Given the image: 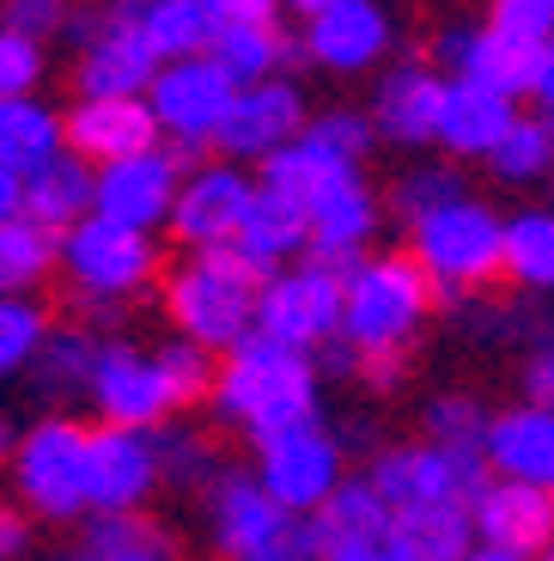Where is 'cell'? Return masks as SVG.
<instances>
[{"label": "cell", "instance_id": "1", "mask_svg": "<svg viewBox=\"0 0 554 561\" xmlns=\"http://www.w3.org/2000/svg\"><path fill=\"white\" fill-rule=\"evenodd\" d=\"M213 403L256 446H268V439L318 421V366H311V354H299V348H287V342L256 330L250 342H238L226 354Z\"/></svg>", "mask_w": 554, "mask_h": 561}, {"label": "cell", "instance_id": "2", "mask_svg": "<svg viewBox=\"0 0 554 561\" xmlns=\"http://www.w3.org/2000/svg\"><path fill=\"white\" fill-rule=\"evenodd\" d=\"M268 268H256L238 244L226 251H201L195 263H183L165 287V306L177 318L183 342L195 348H226L232 354L238 342L256 336V306H263Z\"/></svg>", "mask_w": 554, "mask_h": 561}, {"label": "cell", "instance_id": "3", "mask_svg": "<svg viewBox=\"0 0 554 561\" xmlns=\"http://www.w3.org/2000/svg\"><path fill=\"white\" fill-rule=\"evenodd\" d=\"M208 531L226 561H323L318 525L287 513L256 470H220L208 482Z\"/></svg>", "mask_w": 554, "mask_h": 561}, {"label": "cell", "instance_id": "4", "mask_svg": "<svg viewBox=\"0 0 554 561\" xmlns=\"http://www.w3.org/2000/svg\"><path fill=\"white\" fill-rule=\"evenodd\" d=\"M439 287L415 256H372L347 275V318L342 342L360 354H408V336L427 323Z\"/></svg>", "mask_w": 554, "mask_h": 561}, {"label": "cell", "instance_id": "5", "mask_svg": "<svg viewBox=\"0 0 554 561\" xmlns=\"http://www.w3.org/2000/svg\"><path fill=\"white\" fill-rule=\"evenodd\" d=\"M415 263L427 268L439 299H463L470 287H487L506 268V220L475 196L451 202L415 226Z\"/></svg>", "mask_w": 554, "mask_h": 561}, {"label": "cell", "instance_id": "6", "mask_svg": "<svg viewBox=\"0 0 554 561\" xmlns=\"http://www.w3.org/2000/svg\"><path fill=\"white\" fill-rule=\"evenodd\" d=\"M85 446H92V427L68 415L37 421L13 451V489L31 513L43 519H80L92 506V489H85Z\"/></svg>", "mask_w": 554, "mask_h": 561}, {"label": "cell", "instance_id": "7", "mask_svg": "<svg viewBox=\"0 0 554 561\" xmlns=\"http://www.w3.org/2000/svg\"><path fill=\"white\" fill-rule=\"evenodd\" d=\"M494 482L487 451L463 446H390L372 458V489L390 501V513H415V506H475V494Z\"/></svg>", "mask_w": 554, "mask_h": 561}, {"label": "cell", "instance_id": "8", "mask_svg": "<svg viewBox=\"0 0 554 561\" xmlns=\"http://www.w3.org/2000/svg\"><path fill=\"white\" fill-rule=\"evenodd\" d=\"M342 318H347V275L311 263V256L299 268H287V275H268L263 306H256V330L299 354L330 348L342 336Z\"/></svg>", "mask_w": 554, "mask_h": 561}, {"label": "cell", "instance_id": "9", "mask_svg": "<svg viewBox=\"0 0 554 561\" xmlns=\"http://www.w3.org/2000/svg\"><path fill=\"white\" fill-rule=\"evenodd\" d=\"M61 263H68V275L85 287V299L116 306V299L140 294V287L153 280L159 251H153V239H147V232L92 214V220H80L68 239H61Z\"/></svg>", "mask_w": 554, "mask_h": 561}, {"label": "cell", "instance_id": "10", "mask_svg": "<svg viewBox=\"0 0 554 561\" xmlns=\"http://www.w3.org/2000/svg\"><path fill=\"white\" fill-rule=\"evenodd\" d=\"M256 477H263V489L275 494L287 513H299V519H318L323 506L335 501V489H342V439L323 427V421H311V427H292V434L268 439V446H256Z\"/></svg>", "mask_w": 554, "mask_h": 561}, {"label": "cell", "instance_id": "11", "mask_svg": "<svg viewBox=\"0 0 554 561\" xmlns=\"http://www.w3.org/2000/svg\"><path fill=\"white\" fill-rule=\"evenodd\" d=\"M147 104H153L159 128L177 140V159H189L195 147H220V128H226V116H232V104H238V85L226 80L208 56H195V61L159 68Z\"/></svg>", "mask_w": 554, "mask_h": 561}, {"label": "cell", "instance_id": "12", "mask_svg": "<svg viewBox=\"0 0 554 561\" xmlns=\"http://www.w3.org/2000/svg\"><path fill=\"white\" fill-rule=\"evenodd\" d=\"M159 68H165V61L153 56V43L140 37L135 0H116L111 13H104V25L85 37L80 92L85 99H147Z\"/></svg>", "mask_w": 554, "mask_h": 561}, {"label": "cell", "instance_id": "13", "mask_svg": "<svg viewBox=\"0 0 554 561\" xmlns=\"http://www.w3.org/2000/svg\"><path fill=\"white\" fill-rule=\"evenodd\" d=\"M92 403L111 427H140V434H159L165 415L177 409L171 397V379L159 354H140L128 342H104V360H97V379H92Z\"/></svg>", "mask_w": 554, "mask_h": 561}, {"label": "cell", "instance_id": "14", "mask_svg": "<svg viewBox=\"0 0 554 561\" xmlns=\"http://www.w3.org/2000/svg\"><path fill=\"white\" fill-rule=\"evenodd\" d=\"M159 482H165V477H159L153 434L97 421L92 446H85V489H92V513H140Z\"/></svg>", "mask_w": 554, "mask_h": 561}, {"label": "cell", "instance_id": "15", "mask_svg": "<svg viewBox=\"0 0 554 561\" xmlns=\"http://www.w3.org/2000/svg\"><path fill=\"white\" fill-rule=\"evenodd\" d=\"M250 202H256V183H250L238 165H201L189 183H183L177 214H171V232H177L195 256L226 251V244H238V232H244Z\"/></svg>", "mask_w": 554, "mask_h": 561}, {"label": "cell", "instance_id": "16", "mask_svg": "<svg viewBox=\"0 0 554 561\" xmlns=\"http://www.w3.org/2000/svg\"><path fill=\"white\" fill-rule=\"evenodd\" d=\"M159 116L147 99H80L68 116V153L85 159V165H123V159H140L159 147Z\"/></svg>", "mask_w": 554, "mask_h": 561}, {"label": "cell", "instance_id": "17", "mask_svg": "<svg viewBox=\"0 0 554 561\" xmlns=\"http://www.w3.org/2000/svg\"><path fill=\"white\" fill-rule=\"evenodd\" d=\"M177 196H183L177 153H159V147L97 171V214L116 226H135V232H153L159 220H171Z\"/></svg>", "mask_w": 554, "mask_h": 561}, {"label": "cell", "instance_id": "18", "mask_svg": "<svg viewBox=\"0 0 554 561\" xmlns=\"http://www.w3.org/2000/svg\"><path fill=\"white\" fill-rule=\"evenodd\" d=\"M305 135V99L287 80H263V85H238V104L220 128V147L232 159H275L292 140Z\"/></svg>", "mask_w": 554, "mask_h": 561}, {"label": "cell", "instance_id": "19", "mask_svg": "<svg viewBox=\"0 0 554 561\" xmlns=\"http://www.w3.org/2000/svg\"><path fill=\"white\" fill-rule=\"evenodd\" d=\"M475 543L482 549H506V556H530L554 543V494L530 489V482H506L494 477L482 494H475Z\"/></svg>", "mask_w": 554, "mask_h": 561}, {"label": "cell", "instance_id": "20", "mask_svg": "<svg viewBox=\"0 0 554 561\" xmlns=\"http://www.w3.org/2000/svg\"><path fill=\"white\" fill-rule=\"evenodd\" d=\"M390 49V19L378 0H342L330 13L305 19V56L335 73H360Z\"/></svg>", "mask_w": 554, "mask_h": 561}, {"label": "cell", "instance_id": "21", "mask_svg": "<svg viewBox=\"0 0 554 561\" xmlns=\"http://www.w3.org/2000/svg\"><path fill=\"white\" fill-rule=\"evenodd\" d=\"M518 128V99L512 92H494V85L475 80H451V99H445V123H439V147L458 159H494L499 140Z\"/></svg>", "mask_w": 554, "mask_h": 561}, {"label": "cell", "instance_id": "22", "mask_svg": "<svg viewBox=\"0 0 554 561\" xmlns=\"http://www.w3.org/2000/svg\"><path fill=\"white\" fill-rule=\"evenodd\" d=\"M487 470L506 482H530V489H554V409H506L487 427Z\"/></svg>", "mask_w": 554, "mask_h": 561}, {"label": "cell", "instance_id": "23", "mask_svg": "<svg viewBox=\"0 0 554 561\" xmlns=\"http://www.w3.org/2000/svg\"><path fill=\"white\" fill-rule=\"evenodd\" d=\"M263 183H268V190H280V196H292L305 214H318L323 202L342 196L347 183H360V165H354V159H342V153H330V147H323V140L305 128L287 153H275L263 165Z\"/></svg>", "mask_w": 554, "mask_h": 561}, {"label": "cell", "instance_id": "24", "mask_svg": "<svg viewBox=\"0 0 554 561\" xmlns=\"http://www.w3.org/2000/svg\"><path fill=\"white\" fill-rule=\"evenodd\" d=\"M445 99H451V80H439L432 68H396L378 85V128L396 147H427L439 140Z\"/></svg>", "mask_w": 554, "mask_h": 561}, {"label": "cell", "instance_id": "25", "mask_svg": "<svg viewBox=\"0 0 554 561\" xmlns=\"http://www.w3.org/2000/svg\"><path fill=\"white\" fill-rule=\"evenodd\" d=\"M439 61L458 73V80H475V85H494V92L524 99L530 85H536V61L542 56H524V49H512V43L494 37V31H445Z\"/></svg>", "mask_w": 554, "mask_h": 561}, {"label": "cell", "instance_id": "26", "mask_svg": "<svg viewBox=\"0 0 554 561\" xmlns=\"http://www.w3.org/2000/svg\"><path fill=\"white\" fill-rule=\"evenodd\" d=\"M378 232V202L366 183H347L335 202H323L318 214H311V263L323 268H342V275H354V268L366 263V244H372Z\"/></svg>", "mask_w": 554, "mask_h": 561}, {"label": "cell", "instance_id": "27", "mask_svg": "<svg viewBox=\"0 0 554 561\" xmlns=\"http://www.w3.org/2000/svg\"><path fill=\"white\" fill-rule=\"evenodd\" d=\"M135 19H140V37L153 43V56L165 68L171 61L208 56L220 25H226L213 0H135Z\"/></svg>", "mask_w": 554, "mask_h": 561}, {"label": "cell", "instance_id": "28", "mask_svg": "<svg viewBox=\"0 0 554 561\" xmlns=\"http://www.w3.org/2000/svg\"><path fill=\"white\" fill-rule=\"evenodd\" d=\"M25 214L68 239L73 226L97 214V171L85 165V159L61 153L56 165H43L37 178H25Z\"/></svg>", "mask_w": 554, "mask_h": 561}, {"label": "cell", "instance_id": "29", "mask_svg": "<svg viewBox=\"0 0 554 561\" xmlns=\"http://www.w3.org/2000/svg\"><path fill=\"white\" fill-rule=\"evenodd\" d=\"M61 153H68V123L56 111H43L37 99H0V165L37 178Z\"/></svg>", "mask_w": 554, "mask_h": 561}, {"label": "cell", "instance_id": "30", "mask_svg": "<svg viewBox=\"0 0 554 561\" xmlns=\"http://www.w3.org/2000/svg\"><path fill=\"white\" fill-rule=\"evenodd\" d=\"M238 251H244L256 268L275 275L280 256L311 251V214L299 208L292 196H280V190H268V183H256V202H250V220H244V232H238Z\"/></svg>", "mask_w": 554, "mask_h": 561}, {"label": "cell", "instance_id": "31", "mask_svg": "<svg viewBox=\"0 0 554 561\" xmlns=\"http://www.w3.org/2000/svg\"><path fill=\"white\" fill-rule=\"evenodd\" d=\"M80 561H177V537L147 513H97L85 525Z\"/></svg>", "mask_w": 554, "mask_h": 561}, {"label": "cell", "instance_id": "32", "mask_svg": "<svg viewBox=\"0 0 554 561\" xmlns=\"http://www.w3.org/2000/svg\"><path fill=\"white\" fill-rule=\"evenodd\" d=\"M287 56H305V49H292L287 37H280L275 25H220V37H213L208 61L226 73L232 85H263L275 80V68Z\"/></svg>", "mask_w": 554, "mask_h": 561}, {"label": "cell", "instance_id": "33", "mask_svg": "<svg viewBox=\"0 0 554 561\" xmlns=\"http://www.w3.org/2000/svg\"><path fill=\"white\" fill-rule=\"evenodd\" d=\"M318 537H323V556H330L335 543H354V537H384L396 531V513H390V501L372 489V477H347L342 489H335V501L323 506L318 519Z\"/></svg>", "mask_w": 554, "mask_h": 561}, {"label": "cell", "instance_id": "34", "mask_svg": "<svg viewBox=\"0 0 554 561\" xmlns=\"http://www.w3.org/2000/svg\"><path fill=\"white\" fill-rule=\"evenodd\" d=\"M396 537L415 549V561H470L475 549V513L470 506H415L396 513Z\"/></svg>", "mask_w": 554, "mask_h": 561}, {"label": "cell", "instance_id": "35", "mask_svg": "<svg viewBox=\"0 0 554 561\" xmlns=\"http://www.w3.org/2000/svg\"><path fill=\"white\" fill-rule=\"evenodd\" d=\"M56 256H61V232L37 226L31 214L7 220V226H0V294L25 299L31 287L56 268Z\"/></svg>", "mask_w": 554, "mask_h": 561}, {"label": "cell", "instance_id": "36", "mask_svg": "<svg viewBox=\"0 0 554 561\" xmlns=\"http://www.w3.org/2000/svg\"><path fill=\"white\" fill-rule=\"evenodd\" d=\"M506 275L530 294H554V208L506 220Z\"/></svg>", "mask_w": 554, "mask_h": 561}, {"label": "cell", "instance_id": "37", "mask_svg": "<svg viewBox=\"0 0 554 561\" xmlns=\"http://www.w3.org/2000/svg\"><path fill=\"white\" fill-rule=\"evenodd\" d=\"M97 360H104V342L97 336H85V330H61V336H49L43 342V354H37V385L49 397H92V379H97Z\"/></svg>", "mask_w": 554, "mask_h": 561}, {"label": "cell", "instance_id": "38", "mask_svg": "<svg viewBox=\"0 0 554 561\" xmlns=\"http://www.w3.org/2000/svg\"><path fill=\"white\" fill-rule=\"evenodd\" d=\"M487 427H494V415H487L470 391H445V397H432V403H427V439H432V446L487 451Z\"/></svg>", "mask_w": 554, "mask_h": 561}, {"label": "cell", "instance_id": "39", "mask_svg": "<svg viewBox=\"0 0 554 561\" xmlns=\"http://www.w3.org/2000/svg\"><path fill=\"white\" fill-rule=\"evenodd\" d=\"M487 165H494L499 183L554 178V135H549V123H524V116H518V128L499 140V153L487 159Z\"/></svg>", "mask_w": 554, "mask_h": 561}, {"label": "cell", "instance_id": "40", "mask_svg": "<svg viewBox=\"0 0 554 561\" xmlns=\"http://www.w3.org/2000/svg\"><path fill=\"white\" fill-rule=\"evenodd\" d=\"M43 342H49L43 311L31 306V299L0 294V379H7V373H19V366H37Z\"/></svg>", "mask_w": 554, "mask_h": 561}, {"label": "cell", "instance_id": "41", "mask_svg": "<svg viewBox=\"0 0 554 561\" xmlns=\"http://www.w3.org/2000/svg\"><path fill=\"white\" fill-rule=\"evenodd\" d=\"M153 451H159V477H165L171 489H208V482L220 477L213 458H208V439L189 434V427H159Z\"/></svg>", "mask_w": 554, "mask_h": 561}, {"label": "cell", "instance_id": "42", "mask_svg": "<svg viewBox=\"0 0 554 561\" xmlns=\"http://www.w3.org/2000/svg\"><path fill=\"white\" fill-rule=\"evenodd\" d=\"M159 366H165V379H171V397H177V409H189V403H201V397L220 391L213 354H208V348H195V342H165V348H159Z\"/></svg>", "mask_w": 554, "mask_h": 561}, {"label": "cell", "instance_id": "43", "mask_svg": "<svg viewBox=\"0 0 554 561\" xmlns=\"http://www.w3.org/2000/svg\"><path fill=\"white\" fill-rule=\"evenodd\" d=\"M470 190H463V178L458 171H439V165H427V171H408V178L396 183V214L408 226H420L427 214H439V208H451V202H463Z\"/></svg>", "mask_w": 554, "mask_h": 561}, {"label": "cell", "instance_id": "44", "mask_svg": "<svg viewBox=\"0 0 554 561\" xmlns=\"http://www.w3.org/2000/svg\"><path fill=\"white\" fill-rule=\"evenodd\" d=\"M487 31L506 37L512 49H524V56H542V49L554 43V13L542 7V0H494Z\"/></svg>", "mask_w": 554, "mask_h": 561}, {"label": "cell", "instance_id": "45", "mask_svg": "<svg viewBox=\"0 0 554 561\" xmlns=\"http://www.w3.org/2000/svg\"><path fill=\"white\" fill-rule=\"evenodd\" d=\"M37 80H43V43L0 25V99H31Z\"/></svg>", "mask_w": 554, "mask_h": 561}, {"label": "cell", "instance_id": "46", "mask_svg": "<svg viewBox=\"0 0 554 561\" xmlns=\"http://www.w3.org/2000/svg\"><path fill=\"white\" fill-rule=\"evenodd\" d=\"M311 135H318L323 147H330V153L354 159V165H360V153L372 147V123H366V116H354V111H330V116H318V123H311Z\"/></svg>", "mask_w": 554, "mask_h": 561}, {"label": "cell", "instance_id": "47", "mask_svg": "<svg viewBox=\"0 0 554 561\" xmlns=\"http://www.w3.org/2000/svg\"><path fill=\"white\" fill-rule=\"evenodd\" d=\"M323 561H415V549L402 543L396 531H384V537H354V543H335Z\"/></svg>", "mask_w": 554, "mask_h": 561}, {"label": "cell", "instance_id": "48", "mask_svg": "<svg viewBox=\"0 0 554 561\" xmlns=\"http://www.w3.org/2000/svg\"><path fill=\"white\" fill-rule=\"evenodd\" d=\"M360 379H366V391L390 397L408 379V354H360Z\"/></svg>", "mask_w": 554, "mask_h": 561}, {"label": "cell", "instance_id": "49", "mask_svg": "<svg viewBox=\"0 0 554 561\" xmlns=\"http://www.w3.org/2000/svg\"><path fill=\"white\" fill-rule=\"evenodd\" d=\"M524 397L536 409H554V348H536L524 360Z\"/></svg>", "mask_w": 554, "mask_h": 561}, {"label": "cell", "instance_id": "50", "mask_svg": "<svg viewBox=\"0 0 554 561\" xmlns=\"http://www.w3.org/2000/svg\"><path fill=\"white\" fill-rule=\"evenodd\" d=\"M7 25L25 31V37H43V31L56 25V7H37V0H13V7H7Z\"/></svg>", "mask_w": 554, "mask_h": 561}, {"label": "cell", "instance_id": "51", "mask_svg": "<svg viewBox=\"0 0 554 561\" xmlns=\"http://www.w3.org/2000/svg\"><path fill=\"white\" fill-rule=\"evenodd\" d=\"M226 25H275V0H213Z\"/></svg>", "mask_w": 554, "mask_h": 561}, {"label": "cell", "instance_id": "52", "mask_svg": "<svg viewBox=\"0 0 554 561\" xmlns=\"http://www.w3.org/2000/svg\"><path fill=\"white\" fill-rule=\"evenodd\" d=\"M25 543H31V531H25V519H19V506L0 501V561H19Z\"/></svg>", "mask_w": 554, "mask_h": 561}, {"label": "cell", "instance_id": "53", "mask_svg": "<svg viewBox=\"0 0 554 561\" xmlns=\"http://www.w3.org/2000/svg\"><path fill=\"white\" fill-rule=\"evenodd\" d=\"M19 214H25V178L0 165V226H7V220H19Z\"/></svg>", "mask_w": 554, "mask_h": 561}, {"label": "cell", "instance_id": "54", "mask_svg": "<svg viewBox=\"0 0 554 561\" xmlns=\"http://www.w3.org/2000/svg\"><path fill=\"white\" fill-rule=\"evenodd\" d=\"M530 99H542V111H554V43L542 49V61H536V85H530Z\"/></svg>", "mask_w": 554, "mask_h": 561}, {"label": "cell", "instance_id": "55", "mask_svg": "<svg viewBox=\"0 0 554 561\" xmlns=\"http://www.w3.org/2000/svg\"><path fill=\"white\" fill-rule=\"evenodd\" d=\"M292 7H299L305 19H318V13H330V7H342V0H292Z\"/></svg>", "mask_w": 554, "mask_h": 561}, {"label": "cell", "instance_id": "56", "mask_svg": "<svg viewBox=\"0 0 554 561\" xmlns=\"http://www.w3.org/2000/svg\"><path fill=\"white\" fill-rule=\"evenodd\" d=\"M7 451H19V434H13V421L0 415V458H7Z\"/></svg>", "mask_w": 554, "mask_h": 561}, {"label": "cell", "instance_id": "57", "mask_svg": "<svg viewBox=\"0 0 554 561\" xmlns=\"http://www.w3.org/2000/svg\"><path fill=\"white\" fill-rule=\"evenodd\" d=\"M470 561H530V556H506V549H475Z\"/></svg>", "mask_w": 554, "mask_h": 561}, {"label": "cell", "instance_id": "58", "mask_svg": "<svg viewBox=\"0 0 554 561\" xmlns=\"http://www.w3.org/2000/svg\"><path fill=\"white\" fill-rule=\"evenodd\" d=\"M542 123H549V135H554V111H542Z\"/></svg>", "mask_w": 554, "mask_h": 561}, {"label": "cell", "instance_id": "59", "mask_svg": "<svg viewBox=\"0 0 554 561\" xmlns=\"http://www.w3.org/2000/svg\"><path fill=\"white\" fill-rule=\"evenodd\" d=\"M536 561H554V543H549V549H542V556H536Z\"/></svg>", "mask_w": 554, "mask_h": 561}, {"label": "cell", "instance_id": "60", "mask_svg": "<svg viewBox=\"0 0 554 561\" xmlns=\"http://www.w3.org/2000/svg\"><path fill=\"white\" fill-rule=\"evenodd\" d=\"M37 7H56V0H37Z\"/></svg>", "mask_w": 554, "mask_h": 561}, {"label": "cell", "instance_id": "61", "mask_svg": "<svg viewBox=\"0 0 554 561\" xmlns=\"http://www.w3.org/2000/svg\"><path fill=\"white\" fill-rule=\"evenodd\" d=\"M542 7H549V13H554V0H542Z\"/></svg>", "mask_w": 554, "mask_h": 561}, {"label": "cell", "instance_id": "62", "mask_svg": "<svg viewBox=\"0 0 554 561\" xmlns=\"http://www.w3.org/2000/svg\"><path fill=\"white\" fill-rule=\"evenodd\" d=\"M549 183H554V178H549Z\"/></svg>", "mask_w": 554, "mask_h": 561}, {"label": "cell", "instance_id": "63", "mask_svg": "<svg viewBox=\"0 0 554 561\" xmlns=\"http://www.w3.org/2000/svg\"><path fill=\"white\" fill-rule=\"evenodd\" d=\"M549 494H554V489H549Z\"/></svg>", "mask_w": 554, "mask_h": 561}]
</instances>
